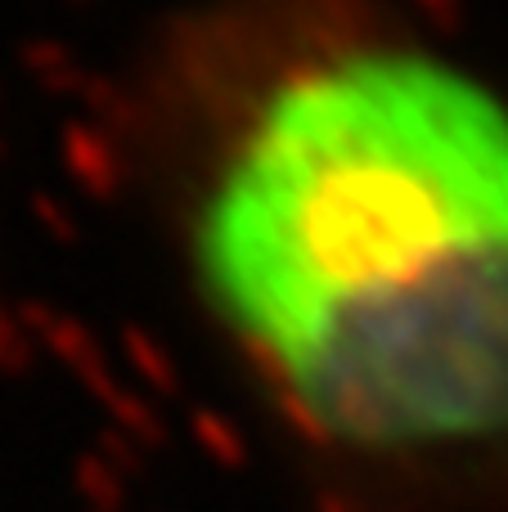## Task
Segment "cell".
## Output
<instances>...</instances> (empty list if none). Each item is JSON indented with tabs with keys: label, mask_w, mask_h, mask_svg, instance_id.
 Masks as SVG:
<instances>
[{
	"label": "cell",
	"mask_w": 508,
	"mask_h": 512,
	"mask_svg": "<svg viewBox=\"0 0 508 512\" xmlns=\"http://www.w3.org/2000/svg\"><path fill=\"white\" fill-rule=\"evenodd\" d=\"M90 149L311 512H508V81L419 0H189Z\"/></svg>",
	"instance_id": "cell-1"
}]
</instances>
